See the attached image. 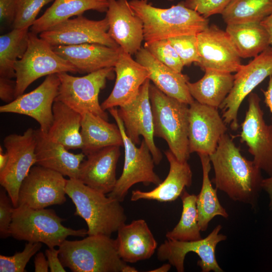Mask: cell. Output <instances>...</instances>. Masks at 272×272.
<instances>
[{
  "mask_svg": "<svg viewBox=\"0 0 272 272\" xmlns=\"http://www.w3.org/2000/svg\"><path fill=\"white\" fill-rule=\"evenodd\" d=\"M216 188L235 201L257 206L263 179L261 170L245 158L227 133L220 138L215 151L209 155Z\"/></svg>",
  "mask_w": 272,
  "mask_h": 272,
  "instance_id": "1",
  "label": "cell"
},
{
  "mask_svg": "<svg viewBox=\"0 0 272 272\" xmlns=\"http://www.w3.org/2000/svg\"><path fill=\"white\" fill-rule=\"evenodd\" d=\"M128 3L142 21L145 42L197 35L209 26L208 18L186 7L182 1L167 9L154 7L148 0H131Z\"/></svg>",
  "mask_w": 272,
  "mask_h": 272,
  "instance_id": "2",
  "label": "cell"
},
{
  "mask_svg": "<svg viewBox=\"0 0 272 272\" xmlns=\"http://www.w3.org/2000/svg\"><path fill=\"white\" fill-rule=\"evenodd\" d=\"M65 192L75 206V215L86 222L87 235L111 236L125 223L127 217L121 202L106 196L78 179H66Z\"/></svg>",
  "mask_w": 272,
  "mask_h": 272,
  "instance_id": "3",
  "label": "cell"
},
{
  "mask_svg": "<svg viewBox=\"0 0 272 272\" xmlns=\"http://www.w3.org/2000/svg\"><path fill=\"white\" fill-rule=\"evenodd\" d=\"M58 249L62 265L73 272H123L127 265L118 254L115 239L104 235L66 239Z\"/></svg>",
  "mask_w": 272,
  "mask_h": 272,
  "instance_id": "4",
  "label": "cell"
},
{
  "mask_svg": "<svg viewBox=\"0 0 272 272\" xmlns=\"http://www.w3.org/2000/svg\"><path fill=\"white\" fill-rule=\"evenodd\" d=\"M149 96L154 135L163 139L181 162L190 157L188 138L189 105L167 96L150 83Z\"/></svg>",
  "mask_w": 272,
  "mask_h": 272,
  "instance_id": "5",
  "label": "cell"
},
{
  "mask_svg": "<svg viewBox=\"0 0 272 272\" xmlns=\"http://www.w3.org/2000/svg\"><path fill=\"white\" fill-rule=\"evenodd\" d=\"M64 219L52 209H33L24 206L14 208L10 236L19 240L43 243L48 248L59 246L70 236L87 235V230H75L62 224Z\"/></svg>",
  "mask_w": 272,
  "mask_h": 272,
  "instance_id": "6",
  "label": "cell"
},
{
  "mask_svg": "<svg viewBox=\"0 0 272 272\" xmlns=\"http://www.w3.org/2000/svg\"><path fill=\"white\" fill-rule=\"evenodd\" d=\"M14 68L16 98L42 77L62 72L78 73L71 63L53 51L49 43L31 31L28 34L27 49L22 58L16 61Z\"/></svg>",
  "mask_w": 272,
  "mask_h": 272,
  "instance_id": "7",
  "label": "cell"
},
{
  "mask_svg": "<svg viewBox=\"0 0 272 272\" xmlns=\"http://www.w3.org/2000/svg\"><path fill=\"white\" fill-rule=\"evenodd\" d=\"M117 124L123 139L124 161L122 172L117 179L113 190L107 196L122 202L129 188L138 183L145 185L151 183L159 184L162 181L155 172L154 161L150 150L144 140L139 147H137L127 136L123 122L116 107L108 109Z\"/></svg>",
  "mask_w": 272,
  "mask_h": 272,
  "instance_id": "8",
  "label": "cell"
},
{
  "mask_svg": "<svg viewBox=\"0 0 272 272\" xmlns=\"http://www.w3.org/2000/svg\"><path fill=\"white\" fill-rule=\"evenodd\" d=\"M114 67H106L83 77L66 72L57 74L60 85L55 100L60 101L78 113H91L108 120V116L99 102V94L107 79L114 77Z\"/></svg>",
  "mask_w": 272,
  "mask_h": 272,
  "instance_id": "9",
  "label": "cell"
},
{
  "mask_svg": "<svg viewBox=\"0 0 272 272\" xmlns=\"http://www.w3.org/2000/svg\"><path fill=\"white\" fill-rule=\"evenodd\" d=\"M4 144L8 161L5 168L0 172V184L16 208L21 185L32 167L36 164L35 130L29 128L23 134H9L4 139Z\"/></svg>",
  "mask_w": 272,
  "mask_h": 272,
  "instance_id": "10",
  "label": "cell"
},
{
  "mask_svg": "<svg viewBox=\"0 0 272 272\" xmlns=\"http://www.w3.org/2000/svg\"><path fill=\"white\" fill-rule=\"evenodd\" d=\"M271 74L272 49L269 46L234 75L233 87L219 108L224 121L231 129L236 130L240 126L238 113L244 98Z\"/></svg>",
  "mask_w": 272,
  "mask_h": 272,
  "instance_id": "11",
  "label": "cell"
},
{
  "mask_svg": "<svg viewBox=\"0 0 272 272\" xmlns=\"http://www.w3.org/2000/svg\"><path fill=\"white\" fill-rule=\"evenodd\" d=\"M248 107L241 124L238 135L245 143L253 161L261 170L269 176L272 175V124L268 125L264 119L261 99L255 93L248 95Z\"/></svg>",
  "mask_w": 272,
  "mask_h": 272,
  "instance_id": "12",
  "label": "cell"
},
{
  "mask_svg": "<svg viewBox=\"0 0 272 272\" xmlns=\"http://www.w3.org/2000/svg\"><path fill=\"white\" fill-rule=\"evenodd\" d=\"M66 179L59 173L34 166L21 185L18 206L41 209L62 205L66 199Z\"/></svg>",
  "mask_w": 272,
  "mask_h": 272,
  "instance_id": "13",
  "label": "cell"
},
{
  "mask_svg": "<svg viewBox=\"0 0 272 272\" xmlns=\"http://www.w3.org/2000/svg\"><path fill=\"white\" fill-rule=\"evenodd\" d=\"M222 227L217 225L205 238L198 240L183 241L168 239L162 244L157 250V257L161 261L168 260L178 272L184 271V260L189 252H194L200 258L197 265L202 272H223L215 256L218 244L227 239V236L219 232Z\"/></svg>",
  "mask_w": 272,
  "mask_h": 272,
  "instance_id": "14",
  "label": "cell"
},
{
  "mask_svg": "<svg viewBox=\"0 0 272 272\" xmlns=\"http://www.w3.org/2000/svg\"><path fill=\"white\" fill-rule=\"evenodd\" d=\"M109 24L105 17L95 21L83 15L62 22L39 34L52 46L97 43L113 48L119 45L108 33Z\"/></svg>",
  "mask_w": 272,
  "mask_h": 272,
  "instance_id": "15",
  "label": "cell"
},
{
  "mask_svg": "<svg viewBox=\"0 0 272 272\" xmlns=\"http://www.w3.org/2000/svg\"><path fill=\"white\" fill-rule=\"evenodd\" d=\"M227 129L218 108L195 100L189 105L188 138L190 154L211 155Z\"/></svg>",
  "mask_w": 272,
  "mask_h": 272,
  "instance_id": "16",
  "label": "cell"
},
{
  "mask_svg": "<svg viewBox=\"0 0 272 272\" xmlns=\"http://www.w3.org/2000/svg\"><path fill=\"white\" fill-rule=\"evenodd\" d=\"M196 37L199 61L196 64L202 70L236 73L243 65L226 31L215 25H209Z\"/></svg>",
  "mask_w": 272,
  "mask_h": 272,
  "instance_id": "17",
  "label": "cell"
},
{
  "mask_svg": "<svg viewBox=\"0 0 272 272\" xmlns=\"http://www.w3.org/2000/svg\"><path fill=\"white\" fill-rule=\"evenodd\" d=\"M59 85L57 74L47 76L44 81L33 91L0 106V112L31 117L37 121L41 131L46 134L53 122L52 107Z\"/></svg>",
  "mask_w": 272,
  "mask_h": 272,
  "instance_id": "18",
  "label": "cell"
},
{
  "mask_svg": "<svg viewBox=\"0 0 272 272\" xmlns=\"http://www.w3.org/2000/svg\"><path fill=\"white\" fill-rule=\"evenodd\" d=\"M150 80L147 79L142 86L140 93L131 103L119 107L118 115L123 122L127 136L135 145L142 136L152 155L155 164L158 165L162 154L154 141V124L149 96Z\"/></svg>",
  "mask_w": 272,
  "mask_h": 272,
  "instance_id": "19",
  "label": "cell"
},
{
  "mask_svg": "<svg viewBox=\"0 0 272 272\" xmlns=\"http://www.w3.org/2000/svg\"><path fill=\"white\" fill-rule=\"evenodd\" d=\"M114 67L115 82L110 94L101 104L104 110L132 102L137 98L142 86L149 79L147 69L121 48Z\"/></svg>",
  "mask_w": 272,
  "mask_h": 272,
  "instance_id": "20",
  "label": "cell"
},
{
  "mask_svg": "<svg viewBox=\"0 0 272 272\" xmlns=\"http://www.w3.org/2000/svg\"><path fill=\"white\" fill-rule=\"evenodd\" d=\"M106 17L109 24L108 33L122 50L135 54L144 39L143 24L131 10L127 0H107Z\"/></svg>",
  "mask_w": 272,
  "mask_h": 272,
  "instance_id": "21",
  "label": "cell"
},
{
  "mask_svg": "<svg viewBox=\"0 0 272 272\" xmlns=\"http://www.w3.org/2000/svg\"><path fill=\"white\" fill-rule=\"evenodd\" d=\"M120 154L119 146H109L88 155L81 164L78 179L94 189L109 193L117 180L116 170Z\"/></svg>",
  "mask_w": 272,
  "mask_h": 272,
  "instance_id": "22",
  "label": "cell"
},
{
  "mask_svg": "<svg viewBox=\"0 0 272 272\" xmlns=\"http://www.w3.org/2000/svg\"><path fill=\"white\" fill-rule=\"evenodd\" d=\"M53 51L71 63L78 73H91L114 67L120 47L113 48L97 43L52 46Z\"/></svg>",
  "mask_w": 272,
  "mask_h": 272,
  "instance_id": "23",
  "label": "cell"
},
{
  "mask_svg": "<svg viewBox=\"0 0 272 272\" xmlns=\"http://www.w3.org/2000/svg\"><path fill=\"white\" fill-rule=\"evenodd\" d=\"M135 54L136 61L148 70L150 80L163 93L188 105L194 100L188 89L187 75L161 63L144 47Z\"/></svg>",
  "mask_w": 272,
  "mask_h": 272,
  "instance_id": "24",
  "label": "cell"
},
{
  "mask_svg": "<svg viewBox=\"0 0 272 272\" xmlns=\"http://www.w3.org/2000/svg\"><path fill=\"white\" fill-rule=\"evenodd\" d=\"M115 240L120 257L129 263L150 258L155 253L158 244L143 219L121 225L117 230Z\"/></svg>",
  "mask_w": 272,
  "mask_h": 272,
  "instance_id": "25",
  "label": "cell"
},
{
  "mask_svg": "<svg viewBox=\"0 0 272 272\" xmlns=\"http://www.w3.org/2000/svg\"><path fill=\"white\" fill-rule=\"evenodd\" d=\"M169 163V171L166 178L153 190L132 191L130 200H155L160 202H171L181 196L186 187L191 185L192 172L187 161H179L170 150L165 152Z\"/></svg>",
  "mask_w": 272,
  "mask_h": 272,
  "instance_id": "26",
  "label": "cell"
},
{
  "mask_svg": "<svg viewBox=\"0 0 272 272\" xmlns=\"http://www.w3.org/2000/svg\"><path fill=\"white\" fill-rule=\"evenodd\" d=\"M36 139V165L66 176L78 179L81 164L86 155L83 153L74 154L62 145L52 141L40 128L35 130Z\"/></svg>",
  "mask_w": 272,
  "mask_h": 272,
  "instance_id": "27",
  "label": "cell"
},
{
  "mask_svg": "<svg viewBox=\"0 0 272 272\" xmlns=\"http://www.w3.org/2000/svg\"><path fill=\"white\" fill-rule=\"evenodd\" d=\"M81 115V150L86 156L105 147L123 146L122 135L117 124L109 123L91 113Z\"/></svg>",
  "mask_w": 272,
  "mask_h": 272,
  "instance_id": "28",
  "label": "cell"
},
{
  "mask_svg": "<svg viewBox=\"0 0 272 272\" xmlns=\"http://www.w3.org/2000/svg\"><path fill=\"white\" fill-rule=\"evenodd\" d=\"M108 5L107 0H54L36 19L30 27V31L36 34L41 33L73 16L83 15L87 11L106 12Z\"/></svg>",
  "mask_w": 272,
  "mask_h": 272,
  "instance_id": "29",
  "label": "cell"
},
{
  "mask_svg": "<svg viewBox=\"0 0 272 272\" xmlns=\"http://www.w3.org/2000/svg\"><path fill=\"white\" fill-rule=\"evenodd\" d=\"M53 122L46 136L67 150L81 149L82 115L63 103L55 100L52 107Z\"/></svg>",
  "mask_w": 272,
  "mask_h": 272,
  "instance_id": "30",
  "label": "cell"
},
{
  "mask_svg": "<svg viewBox=\"0 0 272 272\" xmlns=\"http://www.w3.org/2000/svg\"><path fill=\"white\" fill-rule=\"evenodd\" d=\"M205 72L198 81L187 83L189 92L198 102L218 109L233 87L234 75L211 69Z\"/></svg>",
  "mask_w": 272,
  "mask_h": 272,
  "instance_id": "31",
  "label": "cell"
},
{
  "mask_svg": "<svg viewBox=\"0 0 272 272\" xmlns=\"http://www.w3.org/2000/svg\"><path fill=\"white\" fill-rule=\"evenodd\" d=\"M225 31L241 58L255 57L269 46L268 34L260 23L228 24Z\"/></svg>",
  "mask_w": 272,
  "mask_h": 272,
  "instance_id": "32",
  "label": "cell"
},
{
  "mask_svg": "<svg viewBox=\"0 0 272 272\" xmlns=\"http://www.w3.org/2000/svg\"><path fill=\"white\" fill-rule=\"evenodd\" d=\"M202 171V181L199 194L196 195L198 223L201 231L207 230L211 221L217 216L227 218L229 215L221 205L217 195V189L214 188L210 179L211 163L209 155L197 154Z\"/></svg>",
  "mask_w": 272,
  "mask_h": 272,
  "instance_id": "33",
  "label": "cell"
},
{
  "mask_svg": "<svg viewBox=\"0 0 272 272\" xmlns=\"http://www.w3.org/2000/svg\"><path fill=\"white\" fill-rule=\"evenodd\" d=\"M29 28L13 29L0 36V77L16 78L15 64L28 47Z\"/></svg>",
  "mask_w": 272,
  "mask_h": 272,
  "instance_id": "34",
  "label": "cell"
},
{
  "mask_svg": "<svg viewBox=\"0 0 272 272\" xmlns=\"http://www.w3.org/2000/svg\"><path fill=\"white\" fill-rule=\"evenodd\" d=\"M272 13V0H231L221 14L227 25L260 23Z\"/></svg>",
  "mask_w": 272,
  "mask_h": 272,
  "instance_id": "35",
  "label": "cell"
},
{
  "mask_svg": "<svg viewBox=\"0 0 272 272\" xmlns=\"http://www.w3.org/2000/svg\"><path fill=\"white\" fill-rule=\"evenodd\" d=\"M180 197L182 211L180 220L171 231L166 233V237L168 239L183 241L199 240L202 237L198 223L196 195L184 190Z\"/></svg>",
  "mask_w": 272,
  "mask_h": 272,
  "instance_id": "36",
  "label": "cell"
},
{
  "mask_svg": "<svg viewBox=\"0 0 272 272\" xmlns=\"http://www.w3.org/2000/svg\"><path fill=\"white\" fill-rule=\"evenodd\" d=\"M144 47L161 63L181 73L184 65L169 39L145 42Z\"/></svg>",
  "mask_w": 272,
  "mask_h": 272,
  "instance_id": "37",
  "label": "cell"
},
{
  "mask_svg": "<svg viewBox=\"0 0 272 272\" xmlns=\"http://www.w3.org/2000/svg\"><path fill=\"white\" fill-rule=\"evenodd\" d=\"M54 0H16L13 28H29L36 20L41 9Z\"/></svg>",
  "mask_w": 272,
  "mask_h": 272,
  "instance_id": "38",
  "label": "cell"
},
{
  "mask_svg": "<svg viewBox=\"0 0 272 272\" xmlns=\"http://www.w3.org/2000/svg\"><path fill=\"white\" fill-rule=\"evenodd\" d=\"M41 243L28 242L21 252L12 256L0 255L1 272H24L31 258L41 248Z\"/></svg>",
  "mask_w": 272,
  "mask_h": 272,
  "instance_id": "39",
  "label": "cell"
},
{
  "mask_svg": "<svg viewBox=\"0 0 272 272\" xmlns=\"http://www.w3.org/2000/svg\"><path fill=\"white\" fill-rule=\"evenodd\" d=\"M184 66L199 61L196 35L179 36L168 39Z\"/></svg>",
  "mask_w": 272,
  "mask_h": 272,
  "instance_id": "40",
  "label": "cell"
},
{
  "mask_svg": "<svg viewBox=\"0 0 272 272\" xmlns=\"http://www.w3.org/2000/svg\"><path fill=\"white\" fill-rule=\"evenodd\" d=\"M231 0H184L187 8L206 18L216 14H221Z\"/></svg>",
  "mask_w": 272,
  "mask_h": 272,
  "instance_id": "41",
  "label": "cell"
},
{
  "mask_svg": "<svg viewBox=\"0 0 272 272\" xmlns=\"http://www.w3.org/2000/svg\"><path fill=\"white\" fill-rule=\"evenodd\" d=\"M12 200L6 190H0V237L10 236V227L12 221L14 209Z\"/></svg>",
  "mask_w": 272,
  "mask_h": 272,
  "instance_id": "42",
  "label": "cell"
},
{
  "mask_svg": "<svg viewBox=\"0 0 272 272\" xmlns=\"http://www.w3.org/2000/svg\"><path fill=\"white\" fill-rule=\"evenodd\" d=\"M16 80L0 77V98L6 102L10 103L15 99Z\"/></svg>",
  "mask_w": 272,
  "mask_h": 272,
  "instance_id": "43",
  "label": "cell"
},
{
  "mask_svg": "<svg viewBox=\"0 0 272 272\" xmlns=\"http://www.w3.org/2000/svg\"><path fill=\"white\" fill-rule=\"evenodd\" d=\"M16 12V0H0L1 23L13 24Z\"/></svg>",
  "mask_w": 272,
  "mask_h": 272,
  "instance_id": "44",
  "label": "cell"
},
{
  "mask_svg": "<svg viewBox=\"0 0 272 272\" xmlns=\"http://www.w3.org/2000/svg\"><path fill=\"white\" fill-rule=\"evenodd\" d=\"M59 249H56L54 247L48 248L45 251L51 272L66 271L59 259Z\"/></svg>",
  "mask_w": 272,
  "mask_h": 272,
  "instance_id": "45",
  "label": "cell"
},
{
  "mask_svg": "<svg viewBox=\"0 0 272 272\" xmlns=\"http://www.w3.org/2000/svg\"><path fill=\"white\" fill-rule=\"evenodd\" d=\"M34 263L35 272L48 271V262L42 252H40L35 254Z\"/></svg>",
  "mask_w": 272,
  "mask_h": 272,
  "instance_id": "46",
  "label": "cell"
},
{
  "mask_svg": "<svg viewBox=\"0 0 272 272\" xmlns=\"http://www.w3.org/2000/svg\"><path fill=\"white\" fill-rule=\"evenodd\" d=\"M261 91L264 97V102L269 108L272 115V74L269 76L267 89L266 90L261 89Z\"/></svg>",
  "mask_w": 272,
  "mask_h": 272,
  "instance_id": "47",
  "label": "cell"
},
{
  "mask_svg": "<svg viewBox=\"0 0 272 272\" xmlns=\"http://www.w3.org/2000/svg\"><path fill=\"white\" fill-rule=\"evenodd\" d=\"M262 189L266 192L269 198V209L272 211V175L263 178L262 182Z\"/></svg>",
  "mask_w": 272,
  "mask_h": 272,
  "instance_id": "48",
  "label": "cell"
},
{
  "mask_svg": "<svg viewBox=\"0 0 272 272\" xmlns=\"http://www.w3.org/2000/svg\"><path fill=\"white\" fill-rule=\"evenodd\" d=\"M267 31L269 37V46L272 49V13L260 22Z\"/></svg>",
  "mask_w": 272,
  "mask_h": 272,
  "instance_id": "49",
  "label": "cell"
},
{
  "mask_svg": "<svg viewBox=\"0 0 272 272\" xmlns=\"http://www.w3.org/2000/svg\"><path fill=\"white\" fill-rule=\"evenodd\" d=\"M8 161L7 153H4L2 147H0V172L5 168Z\"/></svg>",
  "mask_w": 272,
  "mask_h": 272,
  "instance_id": "50",
  "label": "cell"
},
{
  "mask_svg": "<svg viewBox=\"0 0 272 272\" xmlns=\"http://www.w3.org/2000/svg\"><path fill=\"white\" fill-rule=\"evenodd\" d=\"M172 265L170 263H165L163 264L160 267H159L156 269H154L152 270H150V272H167L168 271L171 267Z\"/></svg>",
  "mask_w": 272,
  "mask_h": 272,
  "instance_id": "51",
  "label": "cell"
},
{
  "mask_svg": "<svg viewBox=\"0 0 272 272\" xmlns=\"http://www.w3.org/2000/svg\"><path fill=\"white\" fill-rule=\"evenodd\" d=\"M138 270L134 267L126 265L123 269V272H137Z\"/></svg>",
  "mask_w": 272,
  "mask_h": 272,
  "instance_id": "52",
  "label": "cell"
},
{
  "mask_svg": "<svg viewBox=\"0 0 272 272\" xmlns=\"http://www.w3.org/2000/svg\"><path fill=\"white\" fill-rule=\"evenodd\" d=\"M168 1H173V0H168Z\"/></svg>",
  "mask_w": 272,
  "mask_h": 272,
  "instance_id": "53",
  "label": "cell"
}]
</instances>
